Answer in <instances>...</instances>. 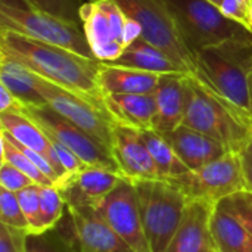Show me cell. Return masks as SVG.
Returning a JSON list of instances; mask_svg holds the SVG:
<instances>
[{
    "instance_id": "1",
    "label": "cell",
    "mask_w": 252,
    "mask_h": 252,
    "mask_svg": "<svg viewBox=\"0 0 252 252\" xmlns=\"http://www.w3.org/2000/svg\"><path fill=\"white\" fill-rule=\"evenodd\" d=\"M0 58L13 61L105 109L103 94L97 83L100 62L96 59L28 38L4 28H0Z\"/></svg>"
},
{
    "instance_id": "2",
    "label": "cell",
    "mask_w": 252,
    "mask_h": 252,
    "mask_svg": "<svg viewBox=\"0 0 252 252\" xmlns=\"http://www.w3.org/2000/svg\"><path fill=\"white\" fill-rule=\"evenodd\" d=\"M183 124L214 139L227 152L241 154L252 142V118L201 81L186 77Z\"/></svg>"
},
{
    "instance_id": "3",
    "label": "cell",
    "mask_w": 252,
    "mask_h": 252,
    "mask_svg": "<svg viewBox=\"0 0 252 252\" xmlns=\"http://www.w3.org/2000/svg\"><path fill=\"white\" fill-rule=\"evenodd\" d=\"M196 56L208 84L230 105L252 118L250 108L252 40H229L199 50Z\"/></svg>"
},
{
    "instance_id": "4",
    "label": "cell",
    "mask_w": 252,
    "mask_h": 252,
    "mask_svg": "<svg viewBox=\"0 0 252 252\" xmlns=\"http://www.w3.org/2000/svg\"><path fill=\"white\" fill-rule=\"evenodd\" d=\"M80 24L96 61L111 63L142 37L140 25L115 0H87L78 9Z\"/></svg>"
},
{
    "instance_id": "5",
    "label": "cell",
    "mask_w": 252,
    "mask_h": 252,
    "mask_svg": "<svg viewBox=\"0 0 252 252\" xmlns=\"http://www.w3.org/2000/svg\"><path fill=\"white\" fill-rule=\"evenodd\" d=\"M142 28V37L168 53L188 77L213 89L198 63L196 53L186 43L165 0H115ZM214 90V89H213ZM216 92V90H214Z\"/></svg>"
},
{
    "instance_id": "6",
    "label": "cell",
    "mask_w": 252,
    "mask_h": 252,
    "mask_svg": "<svg viewBox=\"0 0 252 252\" xmlns=\"http://www.w3.org/2000/svg\"><path fill=\"white\" fill-rule=\"evenodd\" d=\"M133 185L149 248L152 252H164L183 219L189 201L170 180H134Z\"/></svg>"
},
{
    "instance_id": "7",
    "label": "cell",
    "mask_w": 252,
    "mask_h": 252,
    "mask_svg": "<svg viewBox=\"0 0 252 252\" xmlns=\"http://www.w3.org/2000/svg\"><path fill=\"white\" fill-rule=\"evenodd\" d=\"M189 47L198 53L229 40H252V32L226 18L208 0H165Z\"/></svg>"
},
{
    "instance_id": "8",
    "label": "cell",
    "mask_w": 252,
    "mask_h": 252,
    "mask_svg": "<svg viewBox=\"0 0 252 252\" xmlns=\"http://www.w3.org/2000/svg\"><path fill=\"white\" fill-rule=\"evenodd\" d=\"M0 28L10 30L28 38L63 47L81 56L94 59L83 28H80L78 24H72L40 10L19 7L1 0Z\"/></svg>"
},
{
    "instance_id": "9",
    "label": "cell",
    "mask_w": 252,
    "mask_h": 252,
    "mask_svg": "<svg viewBox=\"0 0 252 252\" xmlns=\"http://www.w3.org/2000/svg\"><path fill=\"white\" fill-rule=\"evenodd\" d=\"M167 180L176 185L188 201H205L213 205L236 192L248 190L241 154L236 152H226L198 170Z\"/></svg>"
},
{
    "instance_id": "10",
    "label": "cell",
    "mask_w": 252,
    "mask_h": 252,
    "mask_svg": "<svg viewBox=\"0 0 252 252\" xmlns=\"http://www.w3.org/2000/svg\"><path fill=\"white\" fill-rule=\"evenodd\" d=\"M19 112H24L27 117H30L49 136V139L72 151L86 165L102 167L121 174L118 164L108 146L55 112L50 106L24 105Z\"/></svg>"
},
{
    "instance_id": "11",
    "label": "cell",
    "mask_w": 252,
    "mask_h": 252,
    "mask_svg": "<svg viewBox=\"0 0 252 252\" xmlns=\"http://www.w3.org/2000/svg\"><path fill=\"white\" fill-rule=\"evenodd\" d=\"M32 83L34 89L43 97L47 106H50L55 112H58L90 136H93L109 149L112 148L115 123L105 109L34 72Z\"/></svg>"
},
{
    "instance_id": "12",
    "label": "cell",
    "mask_w": 252,
    "mask_h": 252,
    "mask_svg": "<svg viewBox=\"0 0 252 252\" xmlns=\"http://www.w3.org/2000/svg\"><path fill=\"white\" fill-rule=\"evenodd\" d=\"M96 208L131 251L152 252L145 235L137 195L131 180L121 179V182L96 205Z\"/></svg>"
},
{
    "instance_id": "13",
    "label": "cell",
    "mask_w": 252,
    "mask_h": 252,
    "mask_svg": "<svg viewBox=\"0 0 252 252\" xmlns=\"http://www.w3.org/2000/svg\"><path fill=\"white\" fill-rule=\"evenodd\" d=\"M111 151L124 179L131 182L159 179L157 165L139 130L115 124Z\"/></svg>"
},
{
    "instance_id": "14",
    "label": "cell",
    "mask_w": 252,
    "mask_h": 252,
    "mask_svg": "<svg viewBox=\"0 0 252 252\" xmlns=\"http://www.w3.org/2000/svg\"><path fill=\"white\" fill-rule=\"evenodd\" d=\"M121 174L102 167L86 165L81 171L65 177L56 188L68 207H96L120 182Z\"/></svg>"
},
{
    "instance_id": "15",
    "label": "cell",
    "mask_w": 252,
    "mask_h": 252,
    "mask_svg": "<svg viewBox=\"0 0 252 252\" xmlns=\"http://www.w3.org/2000/svg\"><path fill=\"white\" fill-rule=\"evenodd\" d=\"M214 207L205 201H189L183 219L164 252H216L211 235Z\"/></svg>"
},
{
    "instance_id": "16",
    "label": "cell",
    "mask_w": 252,
    "mask_h": 252,
    "mask_svg": "<svg viewBox=\"0 0 252 252\" xmlns=\"http://www.w3.org/2000/svg\"><path fill=\"white\" fill-rule=\"evenodd\" d=\"M68 210L77 227L81 252H133L96 207H68Z\"/></svg>"
},
{
    "instance_id": "17",
    "label": "cell",
    "mask_w": 252,
    "mask_h": 252,
    "mask_svg": "<svg viewBox=\"0 0 252 252\" xmlns=\"http://www.w3.org/2000/svg\"><path fill=\"white\" fill-rule=\"evenodd\" d=\"M186 74H162L155 90L157 117L154 130L167 134L183 124L186 112Z\"/></svg>"
},
{
    "instance_id": "18",
    "label": "cell",
    "mask_w": 252,
    "mask_h": 252,
    "mask_svg": "<svg viewBox=\"0 0 252 252\" xmlns=\"http://www.w3.org/2000/svg\"><path fill=\"white\" fill-rule=\"evenodd\" d=\"M176 151L177 157L189 170H198L220 157L227 151L214 139L182 124L176 130L162 134Z\"/></svg>"
},
{
    "instance_id": "19",
    "label": "cell",
    "mask_w": 252,
    "mask_h": 252,
    "mask_svg": "<svg viewBox=\"0 0 252 252\" xmlns=\"http://www.w3.org/2000/svg\"><path fill=\"white\" fill-rule=\"evenodd\" d=\"M161 75L162 74L100 62L97 83L103 97L106 94H154Z\"/></svg>"
},
{
    "instance_id": "20",
    "label": "cell",
    "mask_w": 252,
    "mask_h": 252,
    "mask_svg": "<svg viewBox=\"0 0 252 252\" xmlns=\"http://www.w3.org/2000/svg\"><path fill=\"white\" fill-rule=\"evenodd\" d=\"M103 106L115 124L139 131L154 130L157 117L155 94H106Z\"/></svg>"
},
{
    "instance_id": "21",
    "label": "cell",
    "mask_w": 252,
    "mask_h": 252,
    "mask_svg": "<svg viewBox=\"0 0 252 252\" xmlns=\"http://www.w3.org/2000/svg\"><path fill=\"white\" fill-rule=\"evenodd\" d=\"M0 126L1 131L9 134L15 142L47 158L49 162L53 165L55 171L58 173V176L61 177V180L66 177L63 168L56 159L52 140L30 117H27L24 112L15 111L0 112Z\"/></svg>"
},
{
    "instance_id": "22",
    "label": "cell",
    "mask_w": 252,
    "mask_h": 252,
    "mask_svg": "<svg viewBox=\"0 0 252 252\" xmlns=\"http://www.w3.org/2000/svg\"><path fill=\"white\" fill-rule=\"evenodd\" d=\"M216 252H252V235L242 221L220 201L211 216Z\"/></svg>"
},
{
    "instance_id": "23",
    "label": "cell",
    "mask_w": 252,
    "mask_h": 252,
    "mask_svg": "<svg viewBox=\"0 0 252 252\" xmlns=\"http://www.w3.org/2000/svg\"><path fill=\"white\" fill-rule=\"evenodd\" d=\"M25 252H81L77 227L68 207L53 227L27 233Z\"/></svg>"
},
{
    "instance_id": "24",
    "label": "cell",
    "mask_w": 252,
    "mask_h": 252,
    "mask_svg": "<svg viewBox=\"0 0 252 252\" xmlns=\"http://www.w3.org/2000/svg\"><path fill=\"white\" fill-rule=\"evenodd\" d=\"M111 63L149 71L155 74H176V72L186 74L182 69V66L168 53H165L162 49L152 44L143 37L136 38L126 49V52Z\"/></svg>"
},
{
    "instance_id": "25",
    "label": "cell",
    "mask_w": 252,
    "mask_h": 252,
    "mask_svg": "<svg viewBox=\"0 0 252 252\" xmlns=\"http://www.w3.org/2000/svg\"><path fill=\"white\" fill-rule=\"evenodd\" d=\"M140 134L157 165L159 179H174L190 171L161 133L155 130H143Z\"/></svg>"
},
{
    "instance_id": "26",
    "label": "cell",
    "mask_w": 252,
    "mask_h": 252,
    "mask_svg": "<svg viewBox=\"0 0 252 252\" xmlns=\"http://www.w3.org/2000/svg\"><path fill=\"white\" fill-rule=\"evenodd\" d=\"M0 84L4 86L24 105H46L32 83V72L25 66L0 58Z\"/></svg>"
},
{
    "instance_id": "27",
    "label": "cell",
    "mask_w": 252,
    "mask_h": 252,
    "mask_svg": "<svg viewBox=\"0 0 252 252\" xmlns=\"http://www.w3.org/2000/svg\"><path fill=\"white\" fill-rule=\"evenodd\" d=\"M0 145H1V161H6L27 174L34 185L38 186H56L53 180H50L46 174H43L38 167L19 149V146L4 133H0Z\"/></svg>"
},
{
    "instance_id": "28",
    "label": "cell",
    "mask_w": 252,
    "mask_h": 252,
    "mask_svg": "<svg viewBox=\"0 0 252 252\" xmlns=\"http://www.w3.org/2000/svg\"><path fill=\"white\" fill-rule=\"evenodd\" d=\"M65 208L66 204L56 186H40V232L53 227L62 219Z\"/></svg>"
},
{
    "instance_id": "29",
    "label": "cell",
    "mask_w": 252,
    "mask_h": 252,
    "mask_svg": "<svg viewBox=\"0 0 252 252\" xmlns=\"http://www.w3.org/2000/svg\"><path fill=\"white\" fill-rule=\"evenodd\" d=\"M0 223L30 232V224L22 213L15 192L0 188Z\"/></svg>"
},
{
    "instance_id": "30",
    "label": "cell",
    "mask_w": 252,
    "mask_h": 252,
    "mask_svg": "<svg viewBox=\"0 0 252 252\" xmlns=\"http://www.w3.org/2000/svg\"><path fill=\"white\" fill-rule=\"evenodd\" d=\"M27 7L40 10L56 18L69 21L72 24H80L78 9L72 0H22Z\"/></svg>"
},
{
    "instance_id": "31",
    "label": "cell",
    "mask_w": 252,
    "mask_h": 252,
    "mask_svg": "<svg viewBox=\"0 0 252 252\" xmlns=\"http://www.w3.org/2000/svg\"><path fill=\"white\" fill-rule=\"evenodd\" d=\"M16 196L22 208V213L30 224V232H40V186L30 185L22 190L16 192Z\"/></svg>"
},
{
    "instance_id": "32",
    "label": "cell",
    "mask_w": 252,
    "mask_h": 252,
    "mask_svg": "<svg viewBox=\"0 0 252 252\" xmlns=\"http://www.w3.org/2000/svg\"><path fill=\"white\" fill-rule=\"evenodd\" d=\"M252 235V192L241 190L221 201Z\"/></svg>"
},
{
    "instance_id": "33",
    "label": "cell",
    "mask_w": 252,
    "mask_h": 252,
    "mask_svg": "<svg viewBox=\"0 0 252 252\" xmlns=\"http://www.w3.org/2000/svg\"><path fill=\"white\" fill-rule=\"evenodd\" d=\"M219 9L226 18L241 24L252 32L251 0H221Z\"/></svg>"
},
{
    "instance_id": "34",
    "label": "cell",
    "mask_w": 252,
    "mask_h": 252,
    "mask_svg": "<svg viewBox=\"0 0 252 252\" xmlns=\"http://www.w3.org/2000/svg\"><path fill=\"white\" fill-rule=\"evenodd\" d=\"M30 185L34 183L27 174H24L21 170L6 161L0 162V188L16 193Z\"/></svg>"
},
{
    "instance_id": "35",
    "label": "cell",
    "mask_w": 252,
    "mask_h": 252,
    "mask_svg": "<svg viewBox=\"0 0 252 252\" xmlns=\"http://www.w3.org/2000/svg\"><path fill=\"white\" fill-rule=\"evenodd\" d=\"M28 230L1 224L0 252H25V238Z\"/></svg>"
},
{
    "instance_id": "36",
    "label": "cell",
    "mask_w": 252,
    "mask_h": 252,
    "mask_svg": "<svg viewBox=\"0 0 252 252\" xmlns=\"http://www.w3.org/2000/svg\"><path fill=\"white\" fill-rule=\"evenodd\" d=\"M52 145H53V151H55L56 159L61 164V167L63 168L66 177L68 176H72V174H75L78 171H81L86 167V164L72 151H69L66 146L61 145V143H58L55 140H52Z\"/></svg>"
},
{
    "instance_id": "37",
    "label": "cell",
    "mask_w": 252,
    "mask_h": 252,
    "mask_svg": "<svg viewBox=\"0 0 252 252\" xmlns=\"http://www.w3.org/2000/svg\"><path fill=\"white\" fill-rule=\"evenodd\" d=\"M22 106L24 103L16 96H13L4 86L0 84V112H19Z\"/></svg>"
},
{
    "instance_id": "38",
    "label": "cell",
    "mask_w": 252,
    "mask_h": 252,
    "mask_svg": "<svg viewBox=\"0 0 252 252\" xmlns=\"http://www.w3.org/2000/svg\"><path fill=\"white\" fill-rule=\"evenodd\" d=\"M241 159H242V168H244V176L247 182V189L252 192V142L241 152Z\"/></svg>"
},
{
    "instance_id": "39",
    "label": "cell",
    "mask_w": 252,
    "mask_h": 252,
    "mask_svg": "<svg viewBox=\"0 0 252 252\" xmlns=\"http://www.w3.org/2000/svg\"><path fill=\"white\" fill-rule=\"evenodd\" d=\"M250 108H251V114H252V72L250 75Z\"/></svg>"
},
{
    "instance_id": "40",
    "label": "cell",
    "mask_w": 252,
    "mask_h": 252,
    "mask_svg": "<svg viewBox=\"0 0 252 252\" xmlns=\"http://www.w3.org/2000/svg\"><path fill=\"white\" fill-rule=\"evenodd\" d=\"M208 1H211V3L216 4V6H220V3H221V0H208Z\"/></svg>"
},
{
    "instance_id": "41",
    "label": "cell",
    "mask_w": 252,
    "mask_h": 252,
    "mask_svg": "<svg viewBox=\"0 0 252 252\" xmlns=\"http://www.w3.org/2000/svg\"><path fill=\"white\" fill-rule=\"evenodd\" d=\"M251 12H252V0H251Z\"/></svg>"
}]
</instances>
